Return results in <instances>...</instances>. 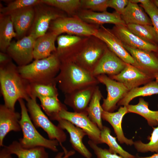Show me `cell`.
<instances>
[{"instance_id": "31", "label": "cell", "mask_w": 158, "mask_h": 158, "mask_svg": "<svg viewBox=\"0 0 158 158\" xmlns=\"http://www.w3.org/2000/svg\"><path fill=\"white\" fill-rule=\"evenodd\" d=\"M110 129L103 126L101 130V138L102 143H105L109 147V150L112 153L118 154L123 158H135L133 155L124 150L118 143L116 137L111 134Z\"/></svg>"}, {"instance_id": "13", "label": "cell", "mask_w": 158, "mask_h": 158, "mask_svg": "<svg viewBox=\"0 0 158 158\" xmlns=\"http://www.w3.org/2000/svg\"><path fill=\"white\" fill-rule=\"evenodd\" d=\"M87 37L68 34L59 35L56 38V51L53 53L60 61H72Z\"/></svg>"}, {"instance_id": "39", "label": "cell", "mask_w": 158, "mask_h": 158, "mask_svg": "<svg viewBox=\"0 0 158 158\" xmlns=\"http://www.w3.org/2000/svg\"><path fill=\"white\" fill-rule=\"evenodd\" d=\"M149 16L153 27L154 28L158 37V8L152 0H148L145 3L140 4Z\"/></svg>"}, {"instance_id": "42", "label": "cell", "mask_w": 158, "mask_h": 158, "mask_svg": "<svg viewBox=\"0 0 158 158\" xmlns=\"http://www.w3.org/2000/svg\"><path fill=\"white\" fill-rule=\"evenodd\" d=\"M63 151L59 152L54 158H66L68 157H70L75 154V151L73 150H71L68 151L65 147L63 146L62 147Z\"/></svg>"}, {"instance_id": "49", "label": "cell", "mask_w": 158, "mask_h": 158, "mask_svg": "<svg viewBox=\"0 0 158 158\" xmlns=\"http://www.w3.org/2000/svg\"><path fill=\"white\" fill-rule=\"evenodd\" d=\"M70 157H67L66 158H69Z\"/></svg>"}, {"instance_id": "12", "label": "cell", "mask_w": 158, "mask_h": 158, "mask_svg": "<svg viewBox=\"0 0 158 158\" xmlns=\"http://www.w3.org/2000/svg\"><path fill=\"white\" fill-rule=\"evenodd\" d=\"M155 76V75L126 63L125 67L119 73L109 77L123 84L129 91L153 81Z\"/></svg>"}, {"instance_id": "37", "label": "cell", "mask_w": 158, "mask_h": 158, "mask_svg": "<svg viewBox=\"0 0 158 158\" xmlns=\"http://www.w3.org/2000/svg\"><path fill=\"white\" fill-rule=\"evenodd\" d=\"M41 0H16L10 2L6 6L0 8V14L9 15L16 11L29 7H34L41 2Z\"/></svg>"}, {"instance_id": "26", "label": "cell", "mask_w": 158, "mask_h": 158, "mask_svg": "<svg viewBox=\"0 0 158 158\" xmlns=\"http://www.w3.org/2000/svg\"><path fill=\"white\" fill-rule=\"evenodd\" d=\"M4 146L11 154H16L18 158H49L48 153L43 147L25 148L16 140L8 146Z\"/></svg>"}, {"instance_id": "3", "label": "cell", "mask_w": 158, "mask_h": 158, "mask_svg": "<svg viewBox=\"0 0 158 158\" xmlns=\"http://www.w3.org/2000/svg\"><path fill=\"white\" fill-rule=\"evenodd\" d=\"M60 65L58 57L53 53L48 57L35 60L27 65L18 66L20 74L30 83L48 85L56 84L55 79Z\"/></svg>"}, {"instance_id": "7", "label": "cell", "mask_w": 158, "mask_h": 158, "mask_svg": "<svg viewBox=\"0 0 158 158\" xmlns=\"http://www.w3.org/2000/svg\"><path fill=\"white\" fill-rule=\"evenodd\" d=\"M37 98H29L26 106L32 123L36 128H41L47 133L49 139L57 140L62 145L67 139L63 130L53 123L43 112L37 104Z\"/></svg>"}, {"instance_id": "9", "label": "cell", "mask_w": 158, "mask_h": 158, "mask_svg": "<svg viewBox=\"0 0 158 158\" xmlns=\"http://www.w3.org/2000/svg\"><path fill=\"white\" fill-rule=\"evenodd\" d=\"M60 119L68 121L82 129L90 139L97 144L102 143L101 130L89 118L87 114L70 112L63 109L58 114L57 121Z\"/></svg>"}, {"instance_id": "1", "label": "cell", "mask_w": 158, "mask_h": 158, "mask_svg": "<svg viewBox=\"0 0 158 158\" xmlns=\"http://www.w3.org/2000/svg\"><path fill=\"white\" fill-rule=\"evenodd\" d=\"M1 93L5 105L15 110V105L20 99L26 101L30 98V83L20 74L17 66L12 61L0 66Z\"/></svg>"}, {"instance_id": "50", "label": "cell", "mask_w": 158, "mask_h": 158, "mask_svg": "<svg viewBox=\"0 0 158 158\" xmlns=\"http://www.w3.org/2000/svg\"><path fill=\"white\" fill-rule=\"evenodd\" d=\"M157 107H158V105H157Z\"/></svg>"}, {"instance_id": "34", "label": "cell", "mask_w": 158, "mask_h": 158, "mask_svg": "<svg viewBox=\"0 0 158 158\" xmlns=\"http://www.w3.org/2000/svg\"><path fill=\"white\" fill-rule=\"evenodd\" d=\"M41 2L57 8L70 16L77 15L81 8L80 0H41Z\"/></svg>"}, {"instance_id": "27", "label": "cell", "mask_w": 158, "mask_h": 158, "mask_svg": "<svg viewBox=\"0 0 158 158\" xmlns=\"http://www.w3.org/2000/svg\"><path fill=\"white\" fill-rule=\"evenodd\" d=\"M14 29L10 16L0 14V49L1 52H6L12 38L17 37Z\"/></svg>"}, {"instance_id": "11", "label": "cell", "mask_w": 158, "mask_h": 158, "mask_svg": "<svg viewBox=\"0 0 158 158\" xmlns=\"http://www.w3.org/2000/svg\"><path fill=\"white\" fill-rule=\"evenodd\" d=\"M96 78L99 83L104 85L107 92V98L101 105L105 111L113 112L118 102L127 93L129 90L122 83L115 80L105 74L98 75Z\"/></svg>"}, {"instance_id": "41", "label": "cell", "mask_w": 158, "mask_h": 158, "mask_svg": "<svg viewBox=\"0 0 158 158\" xmlns=\"http://www.w3.org/2000/svg\"><path fill=\"white\" fill-rule=\"evenodd\" d=\"M129 0H109L108 7L115 9L120 15L129 2Z\"/></svg>"}, {"instance_id": "21", "label": "cell", "mask_w": 158, "mask_h": 158, "mask_svg": "<svg viewBox=\"0 0 158 158\" xmlns=\"http://www.w3.org/2000/svg\"><path fill=\"white\" fill-rule=\"evenodd\" d=\"M97 86H92L65 95L64 103L74 112L87 114V107Z\"/></svg>"}, {"instance_id": "40", "label": "cell", "mask_w": 158, "mask_h": 158, "mask_svg": "<svg viewBox=\"0 0 158 158\" xmlns=\"http://www.w3.org/2000/svg\"><path fill=\"white\" fill-rule=\"evenodd\" d=\"M88 144L92 150L97 158H123L120 155L111 153L109 149H103L99 147L97 145L90 140Z\"/></svg>"}, {"instance_id": "46", "label": "cell", "mask_w": 158, "mask_h": 158, "mask_svg": "<svg viewBox=\"0 0 158 158\" xmlns=\"http://www.w3.org/2000/svg\"><path fill=\"white\" fill-rule=\"evenodd\" d=\"M135 158H158V153L148 157H142L139 156H135Z\"/></svg>"}, {"instance_id": "24", "label": "cell", "mask_w": 158, "mask_h": 158, "mask_svg": "<svg viewBox=\"0 0 158 158\" xmlns=\"http://www.w3.org/2000/svg\"><path fill=\"white\" fill-rule=\"evenodd\" d=\"M58 36L49 32L36 39L33 50L35 60L48 57L56 51L55 41Z\"/></svg>"}, {"instance_id": "4", "label": "cell", "mask_w": 158, "mask_h": 158, "mask_svg": "<svg viewBox=\"0 0 158 158\" xmlns=\"http://www.w3.org/2000/svg\"><path fill=\"white\" fill-rule=\"evenodd\" d=\"M18 100L21 110V117L20 124L23 136L19 142L23 147L29 149L38 147L49 149L54 152H57L58 141L56 140L47 139L42 136L37 130L31 120L23 100Z\"/></svg>"}, {"instance_id": "25", "label": "cell", "mask_w": 158, "mask_h": 158, "mask_svg": "<svg viewBox=\"0 0 158 158\" xmlns=\"http://www.w3.org/2000/svg\"><path fill=\"white\" fill-rule=\"evenodd\" d=\"M144 10L137 4L129 1L121 15V17L126 25L129 24H136L152 25L150 17Z\"/></svg>"}, {"instance_id": "38", "label": "cell", "mask_w": 158, "mask_h": 158, "mask_svg": "<svg viewBox=\"0 0 158 158\" xmlns=\"http://www.w3.org/2000/svg\"><path fill=\"white\" fill-rule=\"evenodd\" d=\"M81 9L96 12L107 11L109 0H80Z\"/></svg>"}, {"instance_id": "45", "label": "cell", "mask_w": 158, "mask_h": 158, "mask_svg": "<svg viewBox=\"0 0 158 158\" xmlns=\"http://www.w3.org/2000/svg\"><path fill=\"white\" fill-rule=\"evenodd\" d=\"M148 0H129V1L132 3L137 4L140 3V4H143L146 3Z\"/></svg>"}, {"instance_id": "16", "label": "cell", "mask_w": 158, "mask_h": 158, "mask_svg": "<svg viewBox=\"0 0 158 158\" xmlns=\"http://www.w3.org/2000/svg\"><path fill=\"white\" fill-rule=\"evenodd\" d=\"M126 64L107 47L92 74L96 77L101 74L116 75L124 68Z\"/></svg>"}, {"instance_id": "30", "label": "cell", "mask_w": 158, "mask_h": 158, "mask_svg": "<svg viewBox=\"0 0 158 158\" xmlns=\"http://www.w3.org/2000/svg\"><path fill=\"white\" fill-rule=\"evenodd\" d=\"M102 97L99 87L97 86L87 109L88 116L90 119L96 124L101 130L103 127L102 117L103 109L100 103Z\"/></svg>"}, {"instance_id": "47", "label": "cell", "mask_w": 158, "mask_h": 158, "mask_svg": "<svg viewBox=\"0 0 158 158\" xmlns=\"http://www.w3.org/2000/svg\"><path fill=\"white\" fill-rule=\"evenodd\" d=\"M152 1L158 8V0H153Z\"/></svg>"}, {"instance_id": "32", "label": "cell", "mask_w": 158, "mask_h": 158, "mask_svg": "<svg viewBox=\"0 0 158 158\" xmlns=\"http://www.w3.org/2000/svg\"><path fill=\"white\" fill-rule=\"evenodd\" d=\"M40 107L51 120H56L59 113L63 109H67L66 106L59 101L58 97H40Z\"/></svg>"}, {"instance_id": "43", "label": "cell", "mask_w": 158, "mask_h": 158, "mask_svg": "<svg viewBox=\"0 0 158 158\" xmlns=\"http://www.w3.org/2000/svg\"><path fill=\"white\" fill-rule=\"evenodd\" d=\"M12 59L6 52H0V66L5 65L12 61Z\"/></svg>"}, {"instance_id": "10", "label": "cell", "mask_w": 158, "mask_h": 158, "mask_svg": "<svg viewBox=\"0 0 158 158\" xmlns=\"http://www.w3.org/2000/svg\"><path fill=\"white\" fill-rule=\"evenodd\" d=\"M36 39L29 35L26 36L17 41H12L6 53L18 66L30 63L34 59L33 50Z\"/></svg>"}, {"instance_id": "19", "label": "cell", "mask_w": 158, "mask_h": 158, "mask_svg": "<svg viewBox=\"0 0 158 158\" xmlns=\"http://www.w3.org/2000/svg\"><path fill=\"white\" fill-rule=\"evenodd\" d=\"M77 15L85 22L95 25L100 26L105 23L113 24L115 25H126L121 15L116 11L112 13L107 11L96 12L80 9Z\"/></svg>"}, {"instance_id": "17", "label": "cell", "mask_w": 158, "mask_h": 158, "mask_svg": "<svg viewBox=\"0 0 158 158\" xmlns=\"http://www.w3.org/2000/svg\"><path fill=\"white\" fill-rule=\"evenodd\" d=\"M21 114L11 109L4 104L0 105V146L4 147L5 136L10 132H18L21 128L20 121Z\"/></svg>"}, {"instance_id": "18", "label": "cell", "mask_w": 158, "mask_h": 158, "mask_svg": "<svg viewBox=\"0 0 158 158\" xmlns=\"http://www.w3.org/2000/svg\"><path fill=\"white\" fill-rule=\"evenodd\" d=\"M123 46L133 57L139 68L156 76L158 73L157 53L132 48L124 44Z\"/></svg>"}, {"instance_id": "14", "label": "cell", "mask_w": 158, "mask_h": 158, "mask_svg": "<svg viewBox=\"0 0 158 158\" xmlns=\"http://www.w3.org/2000/svg\"><path fill=\"white\" fill-rule=\"evenodd\" d=\"M95 36L103 41L109 49L124 62L138 68L133 57L124 48L122 42L111 30L103 25H100Z\"/></svg>"}, {"instance_id": "23", "label": "cell", "mask_w": 158, "mask_h": 158, "mask_svg": "<svg viewBox=\"0 0 158 158\" xmlns=\"http://www.w3.org/2000/svg\"><path fill=\"white\" fill-rule=\"evenodd\" d=\"M126 106L120 107L116 112L102 111V117L104 120L109 122L113 128L118 142L120 144H125L131 146L134 141L132 139H128L124 135L122 127V122L124 116L128 113Z\"/></svg>"}, {"instance_id": "15", "label": "cell", "mask_w": 158, "mask_h": 158, "mask_svg": "<svg viewBox=\"0 0 158 158\" xmlns=\"http://www.w3.org/2000/svg\"><path fill=\"white\" fill-rule=\"evenodd\" d=\"M123 44L158 54V45L147 42L133 34L126 25H115L111 30Z\"/></svg>"}, {"instance_id": "2", "label": "cell", "mask_w": 158, "mask_h": 158, "mask_svg": "<svg viewBox=\"0 0 158 158\" xmlns=\"http://www.w3.org/2000/svg\"><path fill=\"white\" fill-rule=\"evenodd\" d=\"M59 71L55 79L56 84L64 95L99 83L92 73L73 61H60Z\"/></svg>"}, {"instance_id": "48", "label": "cell", "mask_w": 158, "mask_h": 158, "mask_svg": "<svg viewBox=\"0 0 158 158\" xmlns=\"http://www.w3.org/2000/svg\"><path fill=\"white\" fill-rule=\"evenodd\" d=\"M155 81L158 83V73L156 75L155 77Z\"/></svg>"}, {"instance_id": "29", "label": "cell", "mask_w": 158, "mask_h": 158, "mask_svg": "<svg viewBox=\"0 0 158 158\" xmlns=\"http://www.w3.org/2000/svg\"><path fill=\"white\" fill-rule=\"evenodd\" d=\"M148 103L140 98L138 103L135 105L128 104L126 106L128 112L138 114L147 121L149 126L152 127L158 125V111H153L148 108Z\"/></svg>"}, {"instance_id": "20", "label": "cell", "mask_w": 158, "mask_h": 158, "mask_svg": "<svg viewBox=\"0 0 158 158\" xmlns=\"http://www.w3.org/2000/svg\"><path fill=\"white\" fill-rule=\"evenodd\" d=\"M58 126L63 130H65L70 136V142L73 148L85 158H91L92 154L83 142L86 133L70 121L63 119L57 121Z\"/></svg>"}, {"instance_id": "35", "label": "cell", "mask_w": 158, "mask_h": 158, "mask_svg": "<svg viewBox=\"0 0 158 158\" xmlns=\"http://www.w3.org/2000/svg\"><path fill=\"white\" fill-rule=\"evenodd\" d=\"M56 84L48 85L30 84V95L32 98L40 97H58V92Z\"/></svg>"}, {"instance_id": "33", "label": "cell", "mask_w": 158, "mask_h": 158, "mask_svg": "<svg viewBox=\"0 0 158 158\" xmlns=\"http://www.w3.org/2000/svg\"><path fill=\"white\" fill-rule=\"evenodd\" d=\"M126 26L131 32L142 40L158 45V37L152 25L129 24Z\"/></svg>"}, {"instance_id": "22", "label": "cell", "mask_w": 158, "mask_h": 158, "mask_svg": "<svg viewBox=\"0 0 158 158\" xmlns=\"http://www.w3.org/2000/svg\"><path fill=\"white\" fill-rule=\"evenodd\" d=\"M35 15L34 7L25 8L16 11L10 16L17 37L19 40L26 36L33 24Z\"/></svg>"}, {"instance_id": "36", "label": "cell", "mask_w": 158, "mask_h": 158, "mask_svg": "<svg viewBox=\"0 0 158 158\" xmlns=\"http://www.w3.org/2000/svg\"><path fill=\"white\" fill-rule=\"evenodd\" d=\"M152 128L153 130L149 142L145 143L141 140L134 142L133 145L138 152L142 153L149 152L158 153V125L157 127Z\"/></svg>"}, {"instance_id": "28", "label": "cell", "mask_w": 158, "mask_h": 158, "mask_svg": "<svg viewBox=\"0 0 158 158\" xmlns=\"http://www.w3.org/2000/svg\"><path fill=\"white\" fill-rule=\"evenodd\" d=\"M158 94V83L152 81L141 87H138L129 90L118 103V106H127L133 99L139 96H151Z\"/></svg>"}, {"instance_id": "44", "label": "cell", "mask_w": 158, "mask_h": 158, "mask_svg": "<svg viewBox=\"0 0 158 158\" xmlns=\"http://www.w3.org/2000/svg\"><path fill=\"white\" fill-rule=\"evenodd\" d=\"M11 155L4 146L0 150V158H12Z\"/></svg>"}, {"instance_id": "8", "label": "cell", "mask_w": 158, "mask_h": 158, "mask_svg": "<svg viewBox=\"0 0 158 158\" xmlns=\"http://www.w3.org/2000/svg\"><path fill=\"white\" fill-rule=\"evenodd\" d=\"M34 8V20L28 35L36 39L46 33L52 21L59 18L67 16L63 11L41 2Z\"/></svg>"}, {"instance_id": "6", "label": "cell", "mask_w": 158, "mask_h": 158, "mask_svg": "<svg viewBox=\"0 0 158 158\" xmlns=\"http://www.w3.org/2000/svg\"><path fill=\"white\" fill-rule=\"evenodd\" d=\"M107 47L95 36L87 37L72 61L92 73Z\"/></svg>"}, {"instance_id": "5", "label": "cell", "mask_w": 158, "mask_h": 158, "mask_svg": "<svg viewBox=\"0 0 158 158\" xmlns=\"http://www.w3.org/2000/svg\"><path fill=\"white\" fill-rule=\"evenodd\" d=\"M100 26L88 23L77 15L58 18L51 22L49 29L58 36L61 34L83 37L95 36Z\"/></svg>"}]
</instances>
